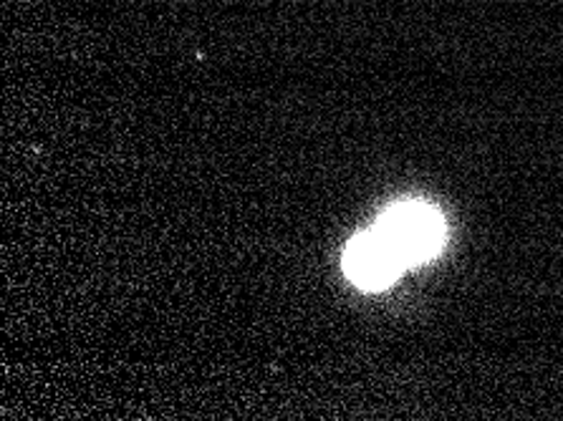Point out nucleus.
I'll list each match as a JSON object with an SVG mask.
<instances>
[{
	"instance_id": "nucleus-1",
	"label": "nucleus",
	"mask_w": 563,
	"mask_h": 421,
	"mask_svg": "<svg viewBox=\"0 0 563 421\" xmlns=\"http://www.w3.org/2000/svg\"><path fill=\"white\" fill-rule=\"evenodd\" d=\"M377 230L387 237V243L395 247L405 265L438 253L442 240H445V225H442L440 214L417 202L391 208L382 218Z\"/></svg>"
},
{
	"instance_id": "nucleus-2",
	"label": "nucleus",
	"mask_w": 563,
	"mask_h": 421,
	"mask_svg": "<svg viewBox=\"0 0 563 421\" xmlns=\"http://www.w3.org/2000/svg\"><path fill=\"white\" fill-rule=\"evenodd\" d=\"M405 268V261L397 255L395 247L387 243V237L379 230L364 232L354 237L346 247L344 270L356 286L362 288H384L397 278Z\"/></svg>"
}]
</instances>
